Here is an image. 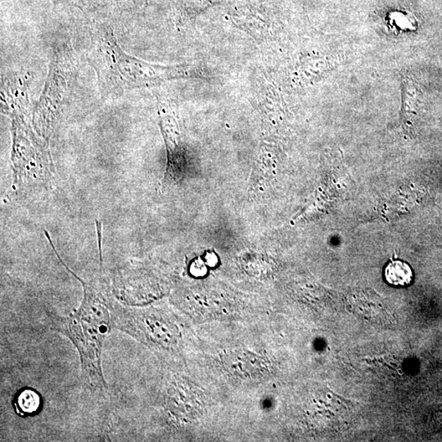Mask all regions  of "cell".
Listing matches in <instances>:
<instances>
[{
  "instance_id": "obj_5",
  "label": "cell",
  "mask_w": 442,
  "mask_h": 442,
  "mask_svg": "<svg viewBox=\"0 0 442 442\" xmlns=\"http://www.w3.org/2000/svg\"><path fill=\"white\" fill-rule=\"evenodd\" d=\"M158 117L167 152V166L164 183L176 181L183 173L181 132L174 102L158 100Z\"/></svg>"
},
{
  "instance_id": "obj_3",
  "label": "cell",
  "mask_w": 442,
  "mask_h": 442,
  "mask_svg": "<svg viewBox=\"0 0 442 442\" xmlns=\"http://www.w3.org/2000/svg\"><path fill=\"white\" fill-rule=\"evenodd\" d=\"M78 61L68 44L60 45L51 59L42 94L33 111L32 122L40 136L49 138L56 123L73 100Z\"/></svg>"
},
{
  "instance_id": "obj_7",
  "label": "cell",
  "mask_w": 442,
  "mask_h": 442,
  "mask_svg": "<svg viewBox=\"0 0 442 442\" xmlns=\"http://www.w3.org/2000/svg\"><path fill=\"white\" fill-rule=\"evenodd\" d=\"M223 364L229 373L241 378L259 377L268 371V364L265 359L248 352L226 354Z\"/></svg>"
},
{
  "instance_id": "obj_8",
  "label": "cell",
  "mask_w": 442,
  "mask_h": 442,
  "mask_svg": "<svg viewBox=\"0 0 442 442\" xmlns=\"http://www.w3.org/2000/svg\"><path fill=\"white\" fill-rule=\"evenodd\" d=\"M41 398L33 389H23L14 399V408L22 417L37 414L41 409Z\"/></svg>"
},
{
  "instance_id": "obj_9",
  "label": "cell",
  "mask_w": 442,
  "mask_h": 442,
  "mask_svg": "<svg viewBox=\"0 0 442 442\" xmlns=\"http://www.w3.org/2000/svg\"><path fill=\"white\" fill-rule=\"evenodd\" d=\"M385 279L388 284L394 286H408L413 280V270L405 262L393 261L384 270Z\"/></svg>"
},
{
  "instance_id": "obj_2",
  "label": "cell",
  "mask_w": 442,
  "mask_h": 442,
  "mask_svg": "<svg viewBox=\"0 0 442 442\" xmlns=\"http://www.w3.org/2000/svg\"><path fill=\"white\" fill-rule=\"evenodd\" d=\"M88 61L97 74L104 100L114 99L133 89L197 75L189 65L154 64L126 53L109 25L104 24L92 28Z\"/></svg>"
},
{
  "instance_id": "obj_1",
  "label": "cell",
  "mask_w": 442,
  "mask_h": 442,
  "mask_svg": "<svg viewBox=\"0 0 442 442\" xmlns=\"http://www.w3.org/2000/svg\"><path fill=\"white\" fill-rule=\"evenodd\" d=\"M61 263L78 280L84 289V298L78 309L69 316L61 317L49 313L52 328L66 336L78 351L81 377L94 390H104L107 383L102 368V347L113 330V299L109 284L104 279L85 281Z\"/></svg>"
},
{
  "instance_id": "obj_6",
  "label": "cell",
  "mask_w": 442,
  "mask_h": 442,
  "mask_svg": "<svg viewBox=\"0 0 442 442\" xmlns=\"http://www.w3.org/2000/svg\"><path fill=\"white\" fill-rule=\"evenodd\" d=\"M29 80L27 76L5 77L1 83L2 111L10 117H25L29 111Z\"/></svg>"
},
{
  "instance_id": "obj_4",
  "label": "cell",
  "mask_w": 442,
  "mask_h": 442,
  "mask_svg": "<svg viewBox=\"0 0 442 442\" xmlns=\"http://www.w3.org/2000/svg\"><path fill=\"white\" fill-rule=\"evenodd\" d=\"M113 328L161 352H176L182 341L181 328L168 313L124 306L117 301L113 305Z\"/></svg>"
}]
</instances>
